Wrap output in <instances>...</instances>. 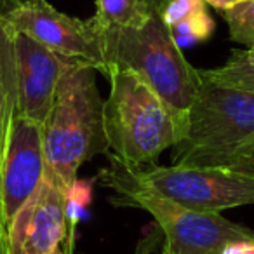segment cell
<instances>
[{
  "label": "cell",
  "instance_id": "cell-3",
  "mask_svg": "<svg viewBox=\"0 0 254 254\" xmlns=\"http://www.w3.org/2000/svg\"><path fill=\"white\" fill-rule=\"evenodd\" d=\"M110 166L99 181L115 191V204L132 205L150 212L164 233L162 254H219L230 242L254 240V230L223 218L219 212L188 209L153 190L136 173V167L106 153Z\"/></svg>",
  "mask_w": 254,
  "mask_h": 254
},
{
  "label": "cell",
  "instance_id": "cell-4",
  "mask_svg": "<svg viewBox=\"0 0 254 254\" xmlns=\"http://www.w3.org/2000/svg\"><path fill=\"white\" fill-rule=\"evenodd\" d=\"M103 126L110 153L132 167L159 159L185 138V129L167 105L134 73L110 66Z\"/></svg>",
  "mask_w": 254,
  "mask_h": 254
},
{
  "label": "cell",
  "instance_id": "cell-2",
  "mask_svg": "<svg viewBox=\"0 0 254 254\" xmlns=\"http://www.w3.org/2000/svg\"><path fill=\"white\" fill-rule=\"evenodd\" d=\"M96 68L71 61L58 82L54 101L42 126L47 171L66 190L80 166L98 153H108L103 126V99Z\"/></svg>",
  "mask_w": 254,
  "mask_h": 254
},
{
  "label": "cell",
  "instance_id": "cell-16",
  "mask_svg": "<svg viewBox=\"0 0 254 254\" xmlns=\"http://www.w3.org/2000/svg\"><path fill=\"white\" fill-rule=\"evenodd\" d=\"M178 46H188L190 42H204L214 32V21L209 16V12H202L193 18H188L185 21L178 23L171 28Z\"/></svg>",
  "mask_w": 254,
  "mask_h": 254
},
{
  "label": "cell",
  "instance_id": "cell-11",
  "mask_svg": "<svg viewBox=\"0 0 254 254\" xmlns=\"http://www.w3.org/2000/svg\"><path fill=\"white\" fill-rule=\"evenodd\" d=\"M169 0H96L94 19L117 28H139L150 18L162 14Z\"/></svg>",
  "mask_w": 254,
  "mask_h": 254
},
{
  "label": "cell",
  "instance_id": "cell-10",
  "mask_svg": "<svg viewBox=\"0 0 254 254\" xmlns=\"http://www.w3.org/2000/svg\"><path fill=\"white\" fill-rule=\"evenodd\" d=\"M16 115L44 126L56 94L58 82L71 60L35 42L28 35L16 32Z\"/></svg>",
  "mask_w": 254,
  "mask_h": 254
},
{
  "label": "cell",
  "instance_id": "cell-9",
  "mask_svg": "<svg viewBox=\"0 0 254 254\" xmlns=\"http://www.w3.org/2000/svg\"><path fill=\"white\" fill-rule=\"evenodd\" d=\"M66 228V190L46 169L40 187L9 223L11 254H53Z\"/></svg>",
  "mask_w": 254,
  "mask_h": 254
},
{
  "label": "cell",
  "instance_id": "cell-15",
  "mask_svg": "<svg viewBox=\"0 0 254 254\" xmlns=\"http://www.w3.org/2000/svg\"><path fill=\"white\" fill-rule=\"evenodd\" d=\"M92 183L94 180H75L66 188V225L71 230V237L77 225L85 218L89 204L92 200Z\"/></svg>",
  "mask_w": 254,
  "mask_h": 254
},
{
  "label": "cell",
  "instance_id": "cell-7",
  "mask_svg": "<svg viewBox=\"0 0 254 254\" xmlns=\"http://www.w3.org/2000/svg\"><path fill=\"white\" fill-rule=\"evenodd\" d=\"M2 16L16 32L25 33L60 56L91 64L106 77L108 70L92 19L82 21L68 16L47 0H14Z\"/></svg>",
  "mask_w": 254,
  "mask_h": 254
},
{
  "label": "cell",
  "instance_id": "cell-8",
  "mask_svg": "<svg viewBox=\"0 0 254 254\" xmlns=\"http://www.w3.org/2000/svg\"><path fill=\"white\" fill-rule=\"evenodd\" d=\"M46 169L42 126L16 115L9 127L7 146L0 171L2 216L7 228L16 212L40 187Z\"/></svg>",
  "mask_w": 254,
  "mask_h": 254
},
{
  "label": "cell",
  "instance_id": "cell-1",
  "mask_svg": "<svg viewBox=\"0 0 254 254\" xmlns=\"http://www.w3.org/2000/svg\"><path fill=\"white\" fill-rule=\"evenodd\" d=\"M99 46L110 66L122 68L145 82L188 131V113L202 89L200 71L188 63L162 14L150 18L139 28L99 25L94 18ZM108 75V71H106Z\"/></svg>",
  "mask_w": 254,
  "mask_h": 254
},
{
  "label": "cell",
  "instance_id": "cell-22",
  "mask_svg": "<svg viewBox=\"0 0 254 254\" xmlns=\"http://www.w3.org/2000/svg\"><path fill=\"white\" fill-rule=\"evenodd\" d=\"M240 53H242V56L246 58L247 61L254 63V46L253 47H247V51H240Z\"/></svg>",
  "mask_w": 254,
  "mask_h": 254
},
{
  "label": "cell",
  "instance_id": "cell-13",
  "mask_svg": "<svg viewBox=\"0 0 254 254\" xmlns=\"http://www.w3.org/2000/svg\"><path fill=\"white\" fill-rule=\"evenodd\" d=\"M198 71L207 84L254 94V63L247 61L240 51H233L232 58L223 66Z\"/></svg>",
  "mask_w": 254,
  "mask_h": 254
},
{
  "label": "cell",
  "instance_id": "cell-23",
  "mask_svg": "<svg viewBox=\"0 0 254 254\" xmlns=\"http://www.w3.org/2000/svg\"><path fill=\"white\" fill-rule=\"evenodd\" d=\"M53 254H66V253H63V251H60V249H58V251H54Z\"/></svg>",
  "mask_w": 254,
  "mask_h": 254
},
{
  "label": "cell",
  "instance_id": "cell-12",
  "mask_svg": "<svg viewBox=\"0 0 254 254\" xmlns=\"http://www.w3.org/2000/svg\"><path fill=\"white\" fill-rule=\"evenodd\" d=\"M14 35L16 30L0 12V98L11 122L16 117V101H18Z\"/></svg>",
  "mask_w": 254,
  "mask_h": 254
},
{
  "label": "cell",
  "instance_id": "cell-14",
  "mask_svg": "<svg viewBox=\"0 0 254 254\" xmlns=\"http://www.w3.org/2000/svg\"><path fill=\"white\" fill-rule=\"evenodd\" d=\"M228 26L230 39L237 44L254 46V0H237L228 9L221 11Z\"/></svg>",
  "mask_w": 254,
  "mask_h": 254
},
{
  "label": "cell",
  "instance_id": "cell-6",
  "mask_svg": "<svg viewBox=\"0 0 254 254\" xmlns=\"http://www.w3.org/2000/svg\"><path fill=\"white\" fill-rule=\"evenodd\" d=\"M146 185L167 198L200 212L254 204V174L221 166L136 167Z\"/></svg>",
  "mask_w": 254,
  "mask_h": 254
},
{
  "label": "cell",
  "instance_id": "cell-19",
  "mask_svg": "<svg viewBox=\"0 0 254 254\" xmlns=\"http://www.w3.org/2000/svg\"><path fill=\"white\" fill-rule=\"evenodd\" d=\"M9 127H11V120L5 112V106L0 98V171H2V162H4L5 155V146H7V136H9ZM0 216H2V200H0ZM4 219V216H2ZM5 225V223H4ZM7 228V226H5Z\"/></svg>",
  "mask_w": 254,
  "mask_h": 254
},
{
  "label": "cell",
  "instance_id": "cell-18",
  "mask_svg": "<svg viewBox=\"0 0 254 254\" xmlns=\"http://www.w3.org/2000/svg\"><path fill=\"white\" fill-rule=\"evenodd\" d=\"M205 5L207 4L204 0H169L162 12V19L169 28H173L185 19L207 12Z\"/></svg>",
  "mask_w": 254,
  "mask_h": 254
},
{
  "label": "cell",
  "instance_id": "cell-17",
  "mask_svg": "<svg viewBox=\"0 0 254 254\" xmlns=\"http://www.w3.org/2000/svg\"><path fill=\"white\" fill-rule=\"evenodd\" d=\"M207 166H221L230 169L244 171L254 174V138L225 153H219L214 159L209 160Z\"/></svg>",
  "mask_w": 254,
  "mask_h": 254
},
{
  "label": "cell",
  "instance_id": "cell-5",
  "mask_svg": "<svg viewBox=\"0 0 254 254\" xmlns=\"http://www.w3.org/2000/svg\"><path fill=\"white\" fill-rule=\"evenodd\" d=\"M253 138L254 94L204 82L188 113L187 136L173 146V166H207Z\"/></svg>",
  "mask_w": 254,
  "mask_h": 254
},
{
  "label": "cell",
  "instance_id": "cell-20",
  "mask_svg": "<svg viewBox=\"0 0 254 254\" xmlns=\"http://www.w3.org/2000/svg\"><path fill=\"white\" fill-rule=\"evenodd\" d=\"M219 254H254V240L230 242L223 247V251Z\"/></svg>",
  "mask_w": 254,
  "mask_h": 254
},
{
  "label": "cell",
  "instance_id": "cell-21",
  "mask_svg": "<svg viewBox=\"0 0 254 254\" xmlns=\"http://www.w3.org/2000/svg\"><path fill=\"white\" fill-rule=\"evenodd\" d=\"M205 4L211 5V7L218 9V11H225V9H228L232 4H235L237 0H204Z\"/></svg>",
  "mask_w": 254,
  "mask_h": 254
}]
</instances>
